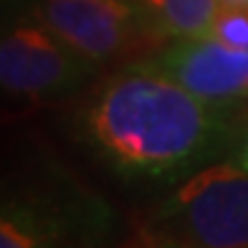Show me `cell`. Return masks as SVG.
<instances>
[{
	"label": "cell",
	"mask_w": 248,
	"mask_h": 248,
	"mask_svg": "<svg viewBox=\"0 0 248 248\" xmlns=\"http://www.w3.org/2000/svg\"><path fill=\"white\" fill-rule=\"evenodd\" d=\"M220 5H231V8H248V0H220Z\"/></svg>",
	"instance_id": "9c48e42d"
},
{
	"label": "cell",
	"mask_w": 248,
	"mask_h": 248,
	"mask_svg": "<svg viewBox=\"0 0 248 248\" xmlns=\"http://www.w3.org/2000/svg\"><path fill=\"white\" fill-rule=\"evenodd\" d=\"M147 246L246 248L248 246V170L231 160L195 170L142 218Z\"/></svg>",
	"instance_id": "7a4b0ae2"
},
{
	"label": "cell",
	"mask_w": 248,
	"mask_h": 248,
	"mask_svg": "<svg viewBox=\"0 0 248 248\" xmlns=\"http://www.w3.org/2000/svg\"><path fill=\"white\" fill-rule=\"evenodd\" d=\"M31 16L101 69L150 59L167 43L140 0H36Z\"/></svg>",
	"instance_id": "3957f363"
},
{
	"label": "cell",
	"mask_w": 248,
	"mask_h": 248,
	"mask_svg": "<svg viewBox=\"0 0 248 248\" xmlns=\"http://www.w3.org/2000/svg\"><path fill=\"white\" fill-rule=\"evenodd\" d=\"M150 23L165 41L210 36L220 0H140Z\"/></svg>",
	"instance_id": "8992f818"
},
{
	"label": "cell",
	"mask_w": 248,
	"mask_h": 248,
	"mask_svg": "<svg viewBox=\"0 0 248 248\" xmlns=\"http://www.w3.org/2000/svg\"><path fill=\"white\" fill-rule=\"evenodd\" d=\"M210 36L223 43L238 48H248V8L220 5L216 20H213Z\"/></svg>",
	"instance_id": "52a82bcc"
},
{
	"label": "cell",
	"mask_w": 248,
	"mask_h": 248,
	"mask_svg": "<svg viewBox=\"0 0 248 248\" xmlns=\"http://www.w3.org/2000/svg\"><path fill=\"white\" fill-rule=\"evenodd\" d=\"M225 160L248 170V119L233 127V140H231L228 152H225Z\"/></svg>",
	"instance_id": "ba28073f"
},
{
	"label": "cell",
	"mask_w": 248,
	"mask_h": 248,
	"mask_svg": "<svg viewBox=\"0 0 248 248\" xmlns=\"http://www.w3.org/2000/svg\"><path fill=\"white\" fill-rule=\"evenodd\" d=\"M78 134L129 180L177 183L225 157L233 119L147 61L107 76L78 111Z\"/></svg>",
	"instance_id": "6da1fadb"
},
{
	"label": "cell",
	"mask_w": 248,
	"mask_h": 248,
	"mask_svg": "<svg viewBox=\"0 0 248 248\" xmlns=\"http://www.w3.org/2000/svg\"><path fill=\"white\" fill-rule=\"evenodd\" d=\"M5 5H10V8H20V5H26L28 0H3Z\"/></svg>",
	"instance_id": "30bf717a"
},
{
	"label": "cell",
	"mask_w": 248,
	"mask_h": 248,
	"mask_svg": "<svg viewBox=\"0 0 248 248\" xmlns=\"http://www.w3.org/2000/svg\"><path fill=\"white\" fill-rule=\"evenodd\" d=\"M147 61L225 117L248 104V48L213 36L167 41Z\"/></svg>",
	"instance_id": "5b68a950"
},
{
	"label": "cell",
	"mask_w": 248,
	"mask_h": 248,
	"mask_svg": "<svg viewBox=\"0 0 248 248\" xmlns=\"http://www.w3.org/2000/svg\"><path fill=\"white\" fill-rule=\"evenodd\" d=\"M101 66L71 48L38 18L20 20L0 43V81L16 96L53 101L71 96L92 81Z\"/></svg>",
	"instance_id": "277c9868"
}]
</instances>
